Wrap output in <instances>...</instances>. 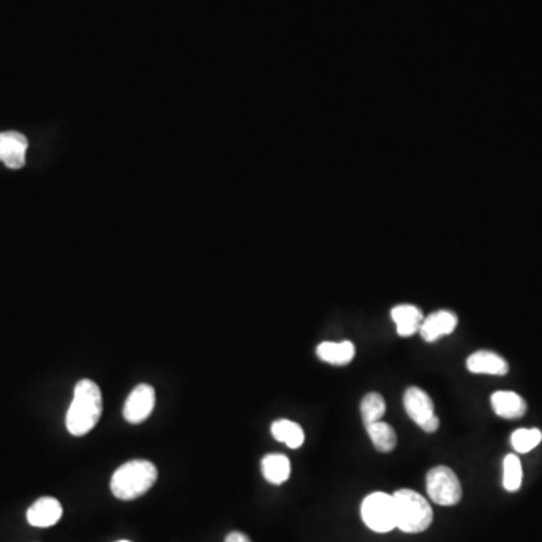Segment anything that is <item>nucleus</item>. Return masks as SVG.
Wrapping results in <instances>:
<instances>
[{"label": "nucleus", "instance_id": "f257e3e1", "mask_svg": "<svg viewBox=\"0 0 542 542\" xmlns=\"http://www.w3.org/2000/svg\"><path fill=\"white\" fill-rule=\"evenodd\" d=\"M103 413L100 387L91 380H82L74 389L73 403L66 413V430L80 437L94 428Z\"/></svg>", "mask_w": 542, "mask_h": 542}, {"label": "nucleus", "instance_id": "f03ea898", "mask_svg": "<svg viewBox=\"0 0 542 542\" xmlns=\"http://www.w3.org/2000/svg\"><path fill=\"white\" fill-rule=\"evenodd\" d=\"M157 475L156 465L151 461H128L113 473L110 490L117 499L135 500L156 484Z\"/></svg>", "mask_w": 542, "mask_h": 542}, {"label": "nucleus", "instance_id": "7ed1b4c3", "mask_svg": "<svg viewBox=\"0 0 542 542\" xmlns=\"http://www.w3.org/2000/svg\"><path fill=\"white\" fill-rule=\"evenodd\" d=\"M396 505V527L405 534H421L433 523V509L424 496L413 490H399L394 495Z\"/></svg>", "mask_w": 542, "mask_h": 542}, {"label": "nucleus", "instance_id": "20e7f679", "mask_svg": "<svg viewBox=\"0 0 542 542\" xmlns=\"http://www.w3.org/2000/svg\"><path fill=\"white\" fill-rule=\"evenodd\" d=\"M362 518L369 529L387 534L396 527V505L394 495L373 493L366 496L361 507Z\"/></svg>", "mask_w": 542, "mask_h": 542}, {"label": "nucleus", "instance_id": "39448f33", "mask_svg": "<svg viewBox=\"0 0 542 542\" xmlns=\"http://www.w3.org/2000/svg\"><path fill=\"white\" fill-rule=\"evenodd\" d=\"M426 491L434 504L440 506H454L463 497L460 479L454 470L446 465L434 467L426 475Z\"/></svg>", "mask_w": 542, "mask_h": 542}, {"label": "nucleus", "instance_id": "423d86ee", "mask_svg": "<svg viewBox=\"0 0 542 542\" xmlns=\"http://www.w3.org/2000/svg\"><path fill=\"white\" fill-rule=\"evenodd\" d=\"M404 408L413 422L425 433H435L438 430L440 419L434 412L433 401L421 387H408L404 394Z\"/></svg>", "mask_w": 542, "mask_h": 542}, {"label": "nucleus", "instance_id": "0eeeda50", "mask_svg": "<svg viewBox=\"0 0 542 542\" xmlns=\"http://www.w3.org/2000/svg\"><path fill=\"white\" fill-rule=\"evenodd\" d=\"M156 405V392L149 384H139L131 392L124 405V419L130 424L147 421Z\"/></svg>", "mask_w": 542, "mask_h": 542}, {"label": "nucleus", "instance_id": "6e6552de", "mask_svg": "<svg viewBox=\"0 0 542 542\" xmlns=\"http://www.w3.org/2000/svg\"><path fill=\"white\" fill-rule=\"evenodd\" d=\"M29 147L26 136L18 131L0 133V161L9 169H22L26 163V151Z\"/></svg>", "mask_w": 542, "mask_h": 542}, {"label": "nucleus", "instance_id": "1a4fd4ad", "mask_svg": "<svg viewBox=\"0 0 542 542\" xmlns=\"http://www.w3.org/2000/svg\"><path fill=\"white\" fill-rule=\"evenodd\" d=\"M456 325H458V318L455 313L449 312V311H438V312L431 313L430 317L424 318L419 333L426 343H435L442 336L454 333Z\"/></svg>", "mask_w": 542, "mask_h": 542}, {"label": "nucleus", "instance_id": "9d476101", "mask_svg": "<svg viewBox=\"0 0 542 542\" xmlns=\"http://www.w3.org/2000/svg\"><path fill=\"white\" fill-rule=\"evenodd\" d=\"M61 516L62 505L53 497H41L27 509V521L34 527H52Z\"/></svg>", "mask_w": 542, "mask_h": 542}, {"label": "nucleus", "instance_id": "9b49d317", "mask_svg": "<svg viewBox=\"0 0 542 542\" xmlns=\"http://www.w3.org/2000/svg\"><path fill=\"white\" fill-rule=\"evenodd\" d=\"M467 369L473 373H488V375H506L509 371V364L504 357L493 352L473 353L465 363Z\"/></svg>", "mask_w": 542, "mask_h": 542}, {"label": "nucleus", "instance_id": "f8f14e48", "mask_svg": "<svg viewBox=\"0 0 542 542\" xmlns=\"http://www.w3.org/2000/svg\"><path fill=\"white\" fill-rule=\"evenodd\" d=\"M491 405L496 414L504 419H520L527 410L525 399L516 392H496L491 395Z\"/></svg>", "mask_w": 542, "mask_h": 542}, {"label": "nucleus", "instance_id": "ddd939ff", "mask_svg": "<svg viewBox=\"0 0 542 542\" xmlns=\"http://www.w3.org/2000/svg\"><path fill=\"white\" fill-rule=\"evenodd\" d=\"M392 320L395 322L396 332L403 338H410L421 330L424 322V313L421 309L413 306V304H399L392 309Z\"/></svg>", "mask_w": 542, "mask_h": 542}, {"label": "nucleus", "instance_id": "4468645a", "mask_svg": "<svg viewBox=\"0 0 542 542\" xmlns=\"http://www.w3.org/2000/svg\"><path fill=\"white\" fill-rule=\"evenodd\" d=\"M317 356L322 362L334 364V366H345V364L352 363L353 359L356 356V347L350 341L322 343L318 345Z\"/></svg>", "mask_w": 542, "mask_h": 542}, {"label": "nucleus", "instance_id": "2eb2a0df", "mask_svg": "<svg viewBox=\"0 0 542 542\" xmlns=\"http://www.w3.org/2000/svg\"><path fill=\"white\" fill-rule=\"evenodd\" d=\"M261 467H262V475L265 479L273 486H281L290 479L291 461L288 456L282 455V454L265 455L261 461Z\"/></svg>", "mask_w": 542, "mask_h": 542}, {"label": "nucleus", "instance_id": "dca6fc26", "mask_svg": "<svg viewBox=\"0 0 542 542\" xmlns=\"http://www.w3.org/2000/svg\"><path fill=\"white\" fill-rule=\"evenodd\" d=\"M271 434L278 442H282L291 449H297L304 443V431L299 424L287 419L273 422Z\"/></svg>", "mask_w": 542, "mask_h": 542}, {"label": "nucleus", "instance_id": "f3484780", "mask_svg": "<svg viewBox=\"0 0 542 542\" xmlns=\"http://www.w3.org/2000/svg\"><path fill=\"white\" fill-rule=\"evenodd\" d=\"M366 431H368V435L371 438V442H373V447L378 452L387 454V452H392L395 449L396 433L386 422L380 421L371 424V425L366 426Z\"/></svg>", "mask_w": 542, "mask_h": 542}, {"label": "nucleus", "instance_id": "a211bd4d", "mask_svg": "<svg viewBox=\"0 0 542 542\" xmlns=\"http://www.w3.org/2000/svg\"><path fill=\"white\" fill-rule=\"evenodd\" d=\"M362 417H363L364 426L382 421V417L386 413V401L377 392H371L364 396L361 404Z\"/></svg>", "mask_w": 542, "mask_h": 542}, {"label": "nucleus", "instance_id": "6ab92c4d", "mask_svg": "<svg viewBox=\"0 0 542 542\" xmlns=\"http://www.w3.org/2000/svg\"><path fill=\"white\" fill-rule=\"evenodd\" d=\"M542 442V433L537 428L527 430V428H521L512 433L511 445L518 454H527V452L534 451L535 447L538 446Z\"/></svg>", "mask_w": 542, "mask_h": 542}, {"label": "nucleus", "instance_id": "aec40b11", "mask_svg": "<svg viewBox=\"0 0 542 542\" xmlns=\"http://www.w3.org/2000/svg\"><path fill=\"white\" fill-rule=\"evenodd\" d=\"M521 482H523V467H521L520 458L516 455L505 456L504 460V486L505 490H520Z\"/></svg>", "mask_w": 542, "mask_h": 542}, {"label": "nucleus", "instance_id": "412c9836", "mask_svg": "<svg viewBox=\"0 0 542 542\" xmlns=\"http://www.w3.org/2000/svg\"><path fill=\"white\" fill-rule=\"evenodd\" d=\"M225 542H252L248 535L241 534V532H230L225 538Z\"/></svg>", "mask_w": 542, "mask_h": 542}, {"label": "nucleus", "instance_id": "4be33fe9", "mask_svg": "<svg viewBox=\"0 0 542 542\" xmlns=\"http://www.w3.org/2000/svg\"><path fill=\"white\" fill-rule=\"evenodd\" d=\"M118 542H130V541H118Z\"/></svg>", "mask_w": 542, "mask_h": 542}]
</instances>
